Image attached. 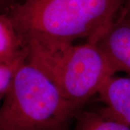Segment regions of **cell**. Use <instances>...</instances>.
Returning <instances> with one entry per match:
<instances>
[{
    "label": "cell",
    "instance_id": "cell-6",
    "mask_svg": "<svg viewBox=\"0 0 130 130\" xmlns=\"http://www.w3.org/2000/svg\"><path fill=\"white\" fill-rule=\"evenodd\" d=\"M28 48L7 14L0 16V62L12 59Z\"/></svg>",
    "mask_w": 130,
    "mask_h": 130
},
{
    "label": "cell",
    "instance_id": "cell-7",
    "mask_svg": "<svg viewBox=\"0 0 130 130\" xmlns=\"http://www.w3.org/2000/svg\"><path fill=\"white\" fill-rule=\"evenodd\" d=\"M74 130H130L102 108L97 111H85L76 115Z\"/></svg>",
    "mask_w": 130,
    "mask_h": 130
},
{
    "label": "cell",
    "instance_id": "cell-10",
    "mask_svg": "<svg viewBox=\"0 0 130 130\" xmlns=\"http://www.w3.org/2000/svg\"><path fill=\"white\" fill-rule=\"evenodd\" d=\"M11 1H12V0H1L2 4V3H3V4H5V3H9V2H11Z\"/></svg>",
    "mask_w": 130,
    "mask_h": 130
},
{
    "label": "cell",
    "instance_id": "cell-1",
    "mask_svg": "<svg viewBox=\"0 0 130 130\" xmlns=\"http://www.w3.org/2000/svg\"><path fill=\"white\" fill-rule=\"evenodd\" d=\"M126 0H25L8 15L26 46H56L85 38L97 43L115 23Z\"/></svg>",
    "mask_w": 130,
    "mask_h": 130
},
{
    "label": "cell",
    "instance_id": "cell-3",
    "mask_svg": "<svg viewBox=\"0 0 130 130\" xmlns=\"http://www.w3.org/2000/svg\"><path fill=\"white\" fill-rule=\"evenodd\" d=\"M27 47L28 63L41 70L66 99L79 106L115 74L95 42Z\"/></svg>",
    "mask_w": 130,
    "mask_h": 130
},
{
    "label": "cell",
    "instance_id": "cell-8",
    "mask_svg": "<svg viewBox=\"0 0 130 130\" xmlns=\"http://www.w3.org/2000/svg\"><path fill=\"white\" fill-rule=\"evenodd\" d=\"M29 51L12 59L0 62V98L3 99L8 93L19 71L28 62Z\"/></svg>",
    "mask_w": 130,
    "mask_h": 130
},
{
    "label": "cell",
    "instance_id": "cell-5",
    "mask_svg": "<svg viewBox=\"0 0 130 130\" xmlns=\"http://www.w3.org/2000/svg\"><path fill=\"white\" fill-rule=\"evenodd\" d=\"M98 94L105 104V110L130 127V77L112 75L104 82Z\"/></svg>",
    "mask_w": 130,
    "mask_h": 130
},
{
    "label": "cell",
    "instance_id": "cell-2",
    "mask_svg": "<svg viewBox=\"0 0 130 130\" xmlns=\"http://www.w3.org/2000/svg\"><path fill=\"white\" fill-rule=\"evenodd\" d=\"M79 108L41 70L27 62L3 98L0 130H67Z\"/></svg>",
    "mask_w": 130,
    "mask_h": 130
},
{
    "label": "cell",
    "instance_id": "cell-9",
    "mask_svg": "<svg viewBox=\"0 0 130 130\" xmlns=\"http://www.w3.org/2000/svg\"><path fill=\"white\" fill-rule=\"evenodd\" d=\"M121 14L130 20V0H126V5L122 9Z\"/></svg>",
    "mask_w": 130,
    "mask_h": 130
},
{
    "label": "cell",
    "instance_id": "cell-4",
    "mask_svg": "<svg viewBox=\"0 0 130 130\" xmlns=\"http://www.w3.org/2000/svg\"><path fill=\"white\" fill-rule=\"evenodd\" d=\"M98 46L116 74L130 77V20L120 14L114 25L98 42Z\"/></svg>",
    "mask_w": 130,
    "mask_h": 130
}]
</instances>
